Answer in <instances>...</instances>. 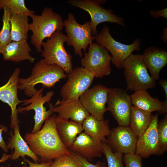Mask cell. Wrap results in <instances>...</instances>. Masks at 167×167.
Wrapping results in <instances>:
<instances>
[{
    "instance_id": "6da1fadb",
    "label": "cell",
    "mask_w": 167,
    "mask_h": 167,
    "mask_svg": "<svg viewBox=\"0 0 167 167\" xmlns=\"http://www.w3.org/2000/svg\"><path fill=\"white\" fill-rule=\"evenodd\" d=\"M57 116L53 114L45 121L40 131L26 133L25 140L32 151L38 157L40 163L49 162L65 155H69V150L63 143L56 127Z\"/></svg>"
},
{
    "instance_id": "7a4b0ae2",
    "label": "cell",
    "mask_w": 167,
    "mask_h": 167,
    "mask_svg": "<svg viewBox=\"0 0 167 167\" xmlns=\"http://www.w3.org/2000/svg\"><path fill=\"white\" fill-rule=\"evenodd\" d=\"M67 76L60 66L47 64L41 59L35 64L28 77L19 78L18 89L24 91L25 95L31 97L38 90L35 87L37 84H41L43 87L49 88L54 87L57 83Z\"/></svg>"
},
{
    "instance_id": "3957f363",
    "label": "cell",
    "mask_w": 167,
    "mask_h": 167,
    "mask_svg": "<svg viewBox=\"0 0 167 167\" xmlns=\"http://www.w3.org/2000/svg\"><path fill=\"white\" fill-rule=\"evenodd\" d=\"M31 17L32 22L30 24V30L32 33L31 42L37 52L40 53L42 50L41 44L43 40L49 38L55 32H61L64 27V20L59 14L49 7H45L41 15L34 14Z\"/></svg>"
},
{
    "instance_id": "277c9868",
    "label": "cell",
    "mask_w": 167,
    "mask_h": 167,
    "mask_svg": "<svg viewBox=\"0 0 167 167\" xmlns=\"http://www.w3.org/2000/svg\"><path fill=\"white\" fill-rule=\"evenodd\" d=\"M122 68L127 90H147L156 86V80L148 73L142 55L131 54L124 62Z\"/></svg>"
},
{
    "instance_id": "5b68a950",
    "label": "cell",
    "mask_w": 167,
    "mask_h": 167,
    "mask_svg": "<svg viewBox=\"0 0 167 167\" xmlns=\"http://www.w3.org/2000/svg\"><path fill=\"white\" fill-rule=\"evenodd\" d=\"M66 39V35L62 32H55L45 42H42L43 49L41 56L46 63L57 65L69 74L73 68L72 56L67 52L64 46Z\"/></svg>"
},
{
    "instance_id": "8992f818",
    "label": "cell",
    "mask_w": 167,
    "mask_h": 167,
    "mask_svg": "<svg viewBox=\"0 0 167 167\" xmlns=\"http://www.w3.org/2000/svg\"><path fill=\"white\" fill-rule=\"evenodd\" d=\"M94 36L97 43L109 51L112 55V63L118 69L122 68L124 62L134 51H139L141 40L136 39L133 43L126 45L115 40L111 35L107 25H104Z\"/></svg>"
},
{
    "instance_id": "52a82bcc",
    "label": "cell",
    "mask_w": 167,
    "mask_h": 167,
    "mask_svg": "<svg viewBox=\"0 0 167 167\" xmlns=\"http://www.w3.org/2000/svg\"><path fill=\"white\" fill-rule=\"evenodd\" d=\"M64 27L67 34V45L73 47L75 55L82 57V50H84V54L86 53L88 46L94 40V36L92 34L90 21L80 24L73 14L69 13L67 19L64 20Z\"/></svg>"
},
{
    "instance_id": "ba28073f",
    "label": "cell",
    "mask_w": 167,
    "mask_h": 167,
    "mask_svg": "<svg viewBox=\"0 0 167 167\" xmlns=\"http://www.w3.org/2000/svg\"><path fill=\"white\" fill-rule=\"evenodd\" d=\"M67 2L72 6L81 9L89 13L91 18L92 34L93 36L98 33L96 27L101 23L110 22L122 26L125 25L122 18L113 14L112 10L106 9L101 6L106 2L105 0H69Z\"/></svg>"
},
{
    "instance_id": "9c48e42d",
    "label": "cell",
    "mask_w": 167,
    "mask_h": 167,
    "mask_svg": "<svg viewBox=\"0 0 167 167\" xmlns=\"http://www.w3.org/2000/svg\"><path fill=\"white\" fill-rule=\"evenodd\" d=\"M88 50L81 59L82 67L93 73L96 78L109 75L111 72L112 57L108 50L97 43L90 45Z\"/></svg>"
},
{
    "instance_id": "30bf717a",
    "label": "cell",
    "mask_w": 167,
    "mask_h": 167,
    "mask_svg": "<svg viewBox=\"0 0 167 167\" xmlns=\"http://www.w3.org/2000/svg\"><path fill=\"white\" fill-rule=\"evenodd\" d=\"M109 111L119 126H129L132 105L131 95L123 89L109 88L107 103Z\"/></svg>"
},
{
    "instance_id": "8fae6325",
    "label": "cell",
    "mask_w": 167,
    "mask_h": 167,
    "mask_svg": "<svg viewBox=\"0 0 167 167\" xmlns=\"http://www.w3.org/2000/svg\"><path fill=\"white\" fill-rule=\"evenodd\" d=\"M67 77L60 92L62 100H64L79 99L89 88L95 78L93 73L82 66L73 69Z\"/></svg>"
},
{
    "instance_id": "7c38bea8",
    "label": "cell",
    "mask_w": 167,
    "mask_h": 167,
    "mask_svg": "<svg viewBox=\"0 0 167 167\" xmlns=\"http://www.w3.org/2000/svg\"><path fill=\"white\" fill-rule=\"evenodd\" d=\"M44 90L43 88L37 90L31 98L24 100L22 105H30L24 107H19L17 109L18 113H19L31 110L34 111L35 113L33 118L35 123L32 133L40 131L44 122L54 113L50 108L48 110H47L46 107L44 106V104L50 101L54 92L52 90L48 92L44 96L42 94Z\"/></svg>"
},
{
    "instance_id": "4fadbf2b",
    "label": "cell",
    "mask_w": 167,
    "mask_h": 167,
    "mask_svg": "<svg viewBox=\"0 0 167 167\" xmlns=\"http://www.w3.org/2000/svg\"><path fill=\"white\" fill-rule=\"evenodd\" d=\"M109 89L103 85H95L87 89L79 98L86 110L97 119H104V114L107 111L106 104Z\"/></svg>"
},
{
    "instance_id": "5bb4252c",
    "label": "cell",
    "mask_w": 167,
    "mask_h": 167,
    "mask_svg": "<svg viewBox=\"0 0 167 167\" xmlns=\"http://www.w3.org/2000/svg\"><path fill=\"white\" fill-rule=\"evenodd\" d=\"M20 72L19 68H16L7 83L0 87V100L7 104L11 109L10 126L11 129H13L20 123L17 106L18 104L23 103L24 101V100H19L18 96L19 77Z\"/></svg>"
},
{
    "instance_id": "9a60e30c",
    "label": "cell",
    "mask_w": 167,
    "mask_h": 167,
    "mask_svg": "<svg viewBox=\"0 0 167 167\" xmlns=\"http://www.w3.org/2000/svg\"><path fill=\"white\" fill-rule=\"evenodd\" d=\"M107 137L106 142L113 151L124 154L135 153L138 137L129 126L113 128Z\"/></svg>"
},
{
    "instance_id": "2e32d148",
    "label": "cell",
    "mask_w": 167,
    "mask_h": 167,
    "mask_svg": "<svg viewBox=\"0 0 167 167\" xmlns=\"http://www.w3.org/2000/svg\"><path fill=\"white\" fill-rule=\"evenodd\" d=\"M49 108L53 113L58 114L59 118L75 121L82 124L90 114L84 107L79 99L68 100L58 99L54 106L50 104Z\"/></svg>"
},
{
    "instance_id": "e0dca14e",
    "label": "cell",
    "mask_w": 167,
    "mask_h": 167,
    "mask_svg": "<svg viewBox=\"0 0 167 167\" xmlns=\"http://www.w3.org/2000/svg\"><path fill=\"white\" fill-rule=\"evenodd\" d=\"M158 113H157L154 115L146 130L138 138L135 153L142 158H147L151 155L158 154Z\"/></svg>"
},
{
    "instance_id": "ac0fdd59",
    "label": "cell",
    "mask_w": 167,
    "mask_h": 167,
    "mask_svg": "<svg viewBox=\"0 0 167 167\" xmlns=\"http://www.w3.org/2000/svg\"><path fill=\"white\" fill-rule=\"evenodd\" d=\"M69 150L90 162L93 158L102 156V142L82 132L78 135Z\"/></svg>"
},
{
    "instance_id": "d6986e66",
    "label": "cell",
    "mask_w": 167,
    "mask_h": 167,
    "mask_svg": "<svg viewBox=\"0 0 167 167\" xmlns=\"http://www.w3.org/2000/svg\"><path fill=\"white\" fill-rule=\"evenodd\" d=\"M142 56L143 61L149 70L151 77L156 80L159 79L161 70L167 63L166 51L150 46L144 51Z\"/></svg>"
},
{
    "instance_id": "ffe728a7",
    "label": "cell",
    "mask_w": 167,
    "mask_h": 167,
    "mask_svg": "<svg viewBox=\"0 0 167 167\" xmlns=\"http://www.w3.org/2000/svg\"><path fill=\"white\" fill-rule=\"evenodd\" d=\"M131 96L132 105L135 107L151 113L156 111L167 112V100L161 101L152 96L146 90L135 91Z\"/></svg>"
},
{
    "instance_id": "44dd1931",
    "label": "cell",
    "mask_w": 167,
    "mask_h": 167,
    "mask_svg": "<svg viewBox=\"0 0 167 167\" xmlns=\"http://www.w3.org/2000/svg\"><path fill=\"white\" fill-rule=\"evenodd\" d=\"M14 133L10 132L11 137L8 138L9 141L7 143V148L14 152L11 155L10 158L14 161L22 157L23 159L26 156L30 157L35 163L40 162L38 157L31 150L26 142L21 136L19 131V125L16 126L14 128Z\"/></svg>"
},
{
    "instance_id": "7402d4cb",
    "label": "cell",
    "mask_w": 167,
    "mask_h": 167,
    "mask_svg": "<svg viewBox=\"0 0 167 167\" xmlns=\"http://www.w3.org/2000/svg\"><path fill=\"white\" fill-rule=\"evenodd\" d=\"M32 51L27 41H12L4 48L2 54L5 61L19 62L27 60L32 63L35 58L30 54Z\"/></svg>"
},
{
    "instance_id": "603a6c76",
    "label": "cell",
    "mask_w": 167,
    "mask_h": 167,
    "mask_svg": "<svg viewBox=\"0 0 167 167\" xmlns=\"http://www.w3.org/2000/svg\"><path fill=\"white\" fill-rule=\"evenodd\" d=\"M55 122L58 135L63 143L69 149L78 135L83 132L82 124L57 116Z\"/></svg>"
},
{
    "instance_id": "cb8c5ba5",
    "label": "cell",
    "mask_w": 167,
    "mask_h": 167,
    "mask_svg": "<svg viewBox=\"0 0 167 167\" xmlns=\"http://www.w3.org/2000/svg\"><path fill=\"white\" fill-rule=\"evenodd\" d=\"M82 126L85 133L102 142H106L110 132L108 120H98L91 115L84 120Z\"/></svg>"
},
{
    "instance_id": "d4e9b609",
    "label": "cell",
    "mask_w": 167,
    "mask_h": 167,
    "mask_svg": "<svg viewBox=\"0 0 167 167\" xmlns=\"http://www.w3.org/2000/svg\"><path fill=\"white\" fill-rule=\"evenodd\" d=\"M153 116L151 113L132 105L129 126L138 138L147 129Z\"/></svg>"
},
{
    "instance_id": "484cf974",
    "label": "cell",
    "mask_w": 167,
    "mask_h": 167,
    "mask_svg": "<svg viewBox=\"0 0 167 167\" xmlns=\"http://www.w3.org/2000/svg\"><path fill=\"white\" fill-rule=\"evenodd\" d=\"M10 22L12 41H27L30 30L28 16L12 14Z\"/></svg>"
},
{
    "instance_id": "4316f807",
    "label": "cell",
    "mask_w": 167,
    "mask_h": 167,
    "mask_svg": "<svg viewBox=\"0 0 167 167\" xmlns=\"http://www.w3.org/2000/svg\"><path fill=\"white\" fill-rule=\"evenodd\" d=\"M7 7L12 14L30 17L35 14V11L30 10L26 6L24 0H0V9Z\"/></svg>"
},
{
    "instance_id": "83f0119b",
    "label": "cell",
    "mask_w": 167,
    "mask_h": 167,
    "mask_svg": "<svg viewBox=\"0 0 167 167\" xmlns=\"http://www.w3.org/2000/svg\"><path fill=\"white\" fill-rule=\"evenodd\" d=\"M2 17L3 26L0 31V42L3 49L4 48L12 41L11 36V24L10 18L12 13L9 9L4 7Z\"/></svg>"
},
{
    "instance_id": "f1b7e54d",
    "label": "cell",
    "mask_w": 167,
    "mask_h": 167,
    "mask_svg": "<svg viewBox=\"0 0 167 167\" xmlns=\"http://www.w3.org/2000/svg\"><path fill=\"white\" fill-rule=\"evenodd\" d=\"M103 154L106 159L108 167H125L123 163V154L113 151L105 142H102Z\"/></svg>"
},
{
    "instance_id": "f546056e",
    "label": "cell",
    "mask_w": 167,
    "mask_h": 167,
    "mask_svg": "<svg viewBox=\"0 0 167 167\" xmlns=\"http://www.w3.org/2000/svg\"><path fill=\"white\" fill-rule=\"evenodd\" d=\"M158 139V155H161L167 150V115L158 122L157 126Z\"/></svg>"
},
{
    "instance_id": "4dcf8cb0",
    "label": "cell",
    "mask_w": 167,
    "mask_h": 167,
    "mask_svg": "<svg viewBox=\"0 0 167 167\" xmlns=\"http://www.w3.org/2000/svg\"><path fill=\"white\" fill-rule=\"evenodd\" d=\"M70 153L54 159L50 167H81L77 158Z\"/></svg>"
},
{
    "instance_id": "1f68e13d",
    "label": "cell",
    "mask_w": 167,
    "mask_h": 167,
    "mask_svg": "<svg viewBox=\"0 0 167 167\" xmlns=\"http://www.w3.org/2000/svg\"><path fill=\"white\" fill-rule=\"evenodd\" d=\"M123 161L125 167H143L142 158L135 153L124 154Z\"/></svg>"
},
{
    "instance_id": "d6a6232c",
    "label": "cell",
    "mask_w": 167,
    "mask_h": 167,
    "mask_svg": "<svg viewBox=\"0 0 167 167\" xmlns=\"http://www.w3.org/2000/svg\"><path fill=\"white\" fill-rule=\"evenodd\" d=\"M77 159L81 167H106L105 162L99 161L96 164H93L91 163L87 159L70 151Z\"/></svg>"
},
{
    "instance_id": "836d02e7",
    "label": "cell",
    "mask_w": 167,
    "mask_h": 167,
    "mask_svg": "<svg viewBox=\"0 0 167 167\" xmlns=\"http://www.w3.org/2000/svg\"><path fill=\"white\" fill-rule=\"evenodd\" d=\"M24 162L27 163L29 166L23 165L22 167H50L52 164L53 161L46 162H43L40 163H33L29 160L24 158L23 159Z\"/></svg>"
},
{
    "instance_id": "e575fe53",
    "label": "cell",
    "mask_w": 167,
    "mask_h": 167,
    "mask_svg": "<svg viewBox=\"0 0 167 167\" xmlns=\"http://www.w3.org/2000/svg\"><path fill=\"white\" fill-rule=\"evenodd\" d=\"M150 15L154 18H158L161 17L167 19V8H165L160 10H151L149 12Z\"/></svg>"
},
{
    "instance_id": "d590c367",
    "label": "cell",
    "mask_w": 167,
    "mask_h": 167,
    "mask_svg": "<svg viewBox=\"0 0 167 167\" xmlns=\"http://www.w3.org/2000/svg\"><path fill=\"white\" fill-rule=\"evenodd\" d=\"M7 129V127L5 126H3L0 128V147L6 153L8 152L9 149L7 148L6 143L3 140L2 133L3 131H6Z\"/></svg>"
},
{
    "instance_id": "8d00e7d4",
    "label": "cell",
    "mask_w": 167,
    "mask_h": 167,
    "mask_svg": "<svg viewBox=\"0 0 167 167\" xmlns=\"http://www.w3.org/2000/svg\"><path fill=\"white\" fill-rule=\"evenodd\" d=\"M160 85L164 90L165 94V100H167V79H164L159 82Z\"/></svg>"
},
{
    "instance_id": "74e56055",
    "label": "cell",
    "mask_w": 167,
    "mask_h": 167,
    "mask_svg": "<svg viewBox=\"0 0 167 167\" xmlns=\"http://www.w3.org/2000/svg\"><path fill=\"white\" fill-rule=\"evenodd\" d=\"M161 38L164 43H166L167 41V28H164L162 32V35Z\"/></svg>"
},
{
    "instance_id": "f35d334b",
    "label": "cell",
    "mask_w": 167,
    "mask_h": 167,
    "mask_svg": "<svg viewBox=\"0 0 167 167\" xmlns=\"http://www.w3.org/2000/svg\"><path fill=\"white\" fill-rule=\"evenodd\" d=\"M11 155L7 154L6 153L3 154L1 158L0 159V163H4L11 158Z\"/></svg>"
},
{
    "instance_id": "ab89813d",
    "label": "cell",
    "mask_w": 167,
    "mask_h": 167,
    "mask_svg": "<svg viewBox=\"0 0 167 167\" xmlns=\"http://www.w3.org/2000/svg\"><path fill=\"white\" fill-rule=\"evenodd\" d=\"M3 51V49L2 48L0 42V53H2Z\"/></svg>"
},
{
    "instance_id": "60d3db41",
    "label": "cell",
    "mask_w": 167,
    "mask_h": 167,
    "mask_svg": "<svg viewBox=\"0 0 167 167\" xmlns=\"http://www.w3.org/2000/svg\"><path fill=\"white\" fill-rule=\"evenodd\" d=\"M1 167H5L3 166H1Z\"/></svg>"
}]
</instances>
